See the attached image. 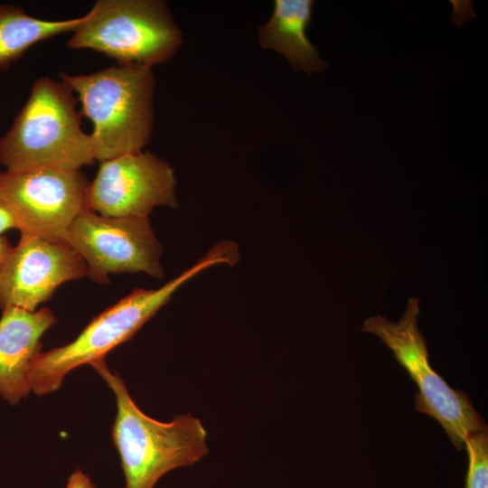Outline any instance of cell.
<instances>
[{
    "label": "cell",
    "mask_w": 488,
    "mask_h": 488,
    "mask_svg": "<svg viewBox=\"0 0 488 488\" xmlns=\"http://www.w3.org/2000/svg\"><path fill=\"white\" fill-rule=\"evenodd\" d=\"M238 260V245L225 240L161 287L134 289L94 317L72 342L40 352L31 369V389L40 396L56 391L70 371L105 358L108 352L133 338L185 282L214 265L233 266Z\"/></svg>",
    "instance_id": "6da1fadb"
},
{
    "label": "cell",
    "mask_w": 488,
    "mask_h": 488,
    "mask_svg": "<svg viewBox=\"0 0 488 488\" xmlns=\"http://www.w3.org/2000/svg\"><path fill=\"white\" fill-rule=\"evenodd\" d=\"M73 91L61 80L36 79L29 97L0 138V164L10 172H76L94 161Z\"/></svg>",
    "instance_id": "7a4b0ae2"
},
{
    "label": "cell",
    "mask_w": 488,
    "mask_h": 488,
    "mask_svg": "<svg viewBox=\"0 0 488 488\" xmlns=\"http://www.w3.org/2000/svg\"><path fill=\"white\" fill-rule=\"evenodd\" d=\"M90 365L116 397L111 436L120 457L126 488H154L166 473L192 466L208 454L207 432L199 418L187 413L169 422L154 419L136 406L123 380L108 370L105 358Z\"/></svg>",
    "instance_id": "3957f363"
},
{
    "label": "cell",
    "mask_w": 488,
    "mask_h": 488,
    "mask_svg": "<svg viewBox=\"0 0 488 488\" xmlns=\"http://www.w3.org/2000/svg\"><path fill=\"white\" fill-rule=\"evenodd\" d=\"M60 79L77 93L81 114L92 123L95 160L141 152L150 141L155 87L151 69L116 64L89 74L61 72Z\"/></svg>",
    "instance_id": "277c9868"
},
{
    "label": "cell",
    "mask_w": 488,
    "mask_h": 488,
    "mask_svg": "<svg viewBox=\"0 0 488 488\" xmlns=\"http://www.w3.org/2000/svg\"><path fill=\"white\" fill-rule=\"evenodd\" d=\"M71 33L70 49L149 69L171 59L182 43V32L162 0H99Z\"/></svg>",
    "instance_id": "5b68a950"
},
{
    "label": "cell",
    "mask_w": 488,
    "mask_h": 488,
    "mask_svg": "<svg viewBox=\"0 0 488 488\" xmlns=\"http://www.w3.org/2000/svg\"><path fill=\"white\" fill-rule=\"evenodd\" d=\"M419 313L418 299L410 297L398 322L377 314L366 318L361 330L377 335L392 351L418 387L416 409L435 418L461 450L468 436L487 426L466 392L450 387L430 365L427 341L418 326Z\"/></svg>",
    "instance_id": "8992f818"
},
{
    "label": "cell",
    "mask_w": 488,
    "mask_h": 488,
    "mask_svg": "<svg viewBox=\"0 0 488 488\" xmlns=\"http://www.w3.org/2000/svg\"><path fill=\"white\" fill-rule=\"evenodd\" d=\"M64 239L83 258L95 282L108 283L110 274L164 277L163 248L148 218L105 217L87 209L73 220Z\"/></svg>",
    "instance_id": "52a82bcc"
},
{
    "label": "cell",
    "mask_w": 488,
    "mask_h": 488,
    "mask_svg": "<svg viewBox=\"0 0 488 488\" xmlns=\"http://www.w3.org/2000/svg\"><path fill=\"white\" fill-rule=\"evenodd\" d=\"M89 182L80 171H0V198L13 211L21 235L64 239L87 210Z\"/></svg>",
    "instance_id": "ba28073f"
},
{
    "label": "cell",
    "mask_w": 488,
    "mask_h": 488,
    "mask_svg": "<svg viewBox=\"0 0 488 488\" xmlns=\"http://www.w3.org/2000/svg\"><path fill=\"white\" fill-rule=\"evenodd\" d=\"M175 186L167 162L150 152L128 154L100 163L86 206L105 217L148 218L155 207L177 206Z\"/></svg>",
    "instance_id": "9c48e42d"
},
{
    "label": "cell",
    "mask_w": 488,
    "mask_h": 488,
    "mask_svg": "<svg viewBox=\"0 0 488 488\" xmlns=\"http://www.w3.org/2000/svg\"><path fill=\"white\" fill-rule=\"evenodd\" d=\"M85 276V261L65 239L21 235L0 269V308L36 311L61 284Z\"/></svg>",
    "instance_id": "30bf717a"
},
{
    "label": "cell",
    "mask_w": 488,
    "mask_h": 488,
    "mask_svg": "<svg viewBox=\"0 0 488 488\" xmlns=\"http://www.w3.org/2000/svg\"><path fill=\"white\" fill-rule=\"evenodd\" d=\"M56 318L47 308L3 309L0 318V396L18 403L31 390L32 365L41 352V339Z\"/></svg>",
    "instance_id": "8fae6325"
},
{
    "label": "cell",
    "mask_w": 488,
    "mask_h": 488,
    "mask_svg": "<svg viewBox=\"0 0 488 488\" xmlns=\"http://www.w3.org/2000/svg\"><path fill=\"white\" fill-rule=\"evenodd\" d=\"M314 1L276 0L267 23L259 25L258 40L264 49L280 52L295 70L322 71L327 64L306 35Z\"/></svg>",
    "instance_id": "7c38bea8"
},
{
    "label": "cell",
    "mask_w": 488,
    "mask_h": 488,
    "mask_svg": "<svg viewBox=\"0 0 488 488\" xmlns=\"http://www.w3.org/2000/svg\"><path fill=\"white\" fill-rule=\"evenodd\" d=\"M84 15L66 20H45L32 16L20 6L0 5V71L20 59L35 43L72 32Z\"/></svg>",
    "instance_id": "4fadbf2b"
},
{
    "label": "cell",
    "mask_w": 488,
    "mask_h": 488,
    "mask_svg": "<svg viewBox=\"0 0 488 488\" xmlns=\"http://www.w3.org/2000/svg\"><path fill=\"white\" fill-rule=\"evenodd\" d=\"M465 448L468 456L465 488H488L487 430L468 436Z\"/></svg>",
    "instance_id": "5bb4252c"
},
{
    "label": "cell",
    "mask_w": 488,
    "mask_h": 488,
    "mask_svg": "<svg viewBox=\"0 0 488 488\" xmlns=\"http://www.w3.org/2000/svg\"><path fill=\"white\" fill-rule=\"evenodd\" d=\"M12 229L18 230L17 221L8 205L0 198V235Z\"/></svg>",
    "instance_id": "9a60e30c"
},
{
    "label": "cell",
    "mask_w": 488,
    "mask_h": 488,
    "mask_svg": "<svg viewBox=\"0 0 488 488\" xmlns=\"http://www.w3.org/2000/svg\"><path fill=\"white\" fill-rule=\"evenodd\" d=\"M66 488H95L90 478L81 470L76 469L69 477Z\"/></svg>",
    "instance_id": "2e32d148"
},
{
    "label": "cell",
    "mask_w": 488,
    "mask_h": 488,
    "mask_svg": "<svg viewBox=\"0 0 488 488\" xmlns=\"http://www.w3.org/2000/svg\"><path fill=\"white\" fill-rule=\"evenodd\" d=\"M13 249L8 239L0 235V269Z\"/></svg>",
    "instance_id": "e0dca14e"
}]
</instances>
